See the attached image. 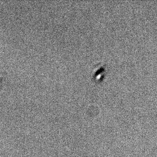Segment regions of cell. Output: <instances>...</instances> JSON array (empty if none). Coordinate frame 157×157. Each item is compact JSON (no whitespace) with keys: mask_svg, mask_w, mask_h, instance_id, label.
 <instances>
[{"mask_svg":"<svg viewBox=\"0 0 157 157\" xmlns=\"http://www.w3.org/2000/svg\"><path fill=\"white\" fill-rule=\"evenodd\" d=\"M104 71H105V68L103 66H101L100 67H98L97 69L94 71V74L93 75V77L94 78V79H96L98 80L99 79H102V78L104 77Z\"/></svg>","mask_w":157,"mask_h":157,"instance_id":"cell-1","label":"cell"}]
</instances>
